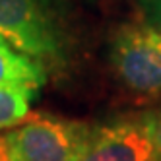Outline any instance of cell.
Listing matches in <instances>:
<instances>
[{"label":"cell","mask_w":161,"mask_h":161,"mask_svg":"<svg viewBox=\"0 0 161 161\" xmlns=\"http://www.w3.org/2000/svg\"><path fill=\"white\" fill-rule=\"evenodd\" d=\"M95 130L89 122L33 114L4 134V140L12 161H78Z\"/></svg>","instance_id":"6da1fadb"},{"label":"cell","mask_w":161,"mask_h":161,"mask_svg":"<svg viewBox=\"0 0 161 161\" xmlns=\"http://www.w3.org/2000/svg\"><path fill=\"white\" fill-rule=\"evenodd\" d=\"M0 37L45 68L64 62L60 33L39 0H0Z\"/></svg>","instance_id":"7a4b0ae2"},{"label":"cell","mask_w":161,"mask_h":161,"mask_svg":"<svg viewBox=\"0 0 161 161\" xmlns=\"http://www.w3.org/2000/svg\"><path fill=\"white\" fill-rule=\"evenodd\" d=\"M111 62L130 91L161 99V31L146 24H128L114 33Z\"/></svg>","instance_id":"3957f363"},{"label":"cell","mask_w":161,"mask_h":161,"mask_svg":"<svg viewBox=\"0 0 161 161\" xmlns=\"http://www.w3.org/2000/svg\"><path fill=\"white\" fill-rule=\"evenodd\" d=\"M142 117H144V122L147 124L149 132H152V136H153V142H155L157 152L161 155V109L142 113Z\"/></svg>","instance_id":"52a82bcc"},{"label":"cell","mask_w":161,"mask_h":161,"mask_svg":"<svg viewBox=\"0 0 161 161\" xmlns=\"http://www.w3.org/2000/svg\"><path fill=\"white\" fill-rule=\"evenodd\" d=\"M0 161H12V157H10V152H8V146H6V140H4V136H0Z\"/></svg>","instance_id":"ba28073f"},{"label":"cell","mask_w":161,"mask_h":161,"mask_svg":"<svg viewBox=\"0 0 161 161\" xmlns=\"http://www.w3.org/2000/svg\"><path fill=\"white\" fill-rule=\"evenodd\" d=\"M78 161H161L142 114L101 124Z\"/></svg>","instance_id":"277c9868"},{"label":"cell","mask_w":161,"mask_h":161,"mask_svg":"<svg viewBox=\"0 0 161 161\" xmlns=\"http://www.w3.org/2000/svg\"><path fill=\"white\" fill-rule=\"evenodd\" d=\"M39 91L21 86H0V132L16 128L29 117V109Z\"/></svg>","instance_id":"8992f818"},{"label":"cell","mask_w":161,"mask_h":161,"mask_svg":"<svg viewBox=\"0 0 161 161\" xmlns=\"http://www.w3.org/2000/svg\"><path fill=\"white\" fill-rule=\"evenodd\" d=\"M47 82V68L18 53L0 37V86H21L39 91Z\"/></svg>","instance_id":"5b68a950"}]
</instances>
